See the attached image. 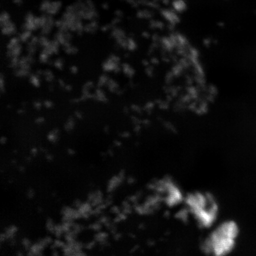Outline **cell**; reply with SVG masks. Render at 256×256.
<instances>
[{
  "label": "cell",
  "mask_w": 256,
  "mask_h": 256,
  "mask_svg": "<svg viewBox=\"0 0 256 256\" xmlns=\"http://www.w3.org/2000/svg\"><path fill=\"white\" fill-rule=\"evenodd\" d=\"M70 71H71L72 74H76L78 72V68L76 66H72L71 68H70Z\"/></svg>",
  "instance_id": "39"
},
{
  "label": "cell",
  "mask_w": 256,
  "mask_h": 256,
  "mask_svg": "<svg viewBox=\"0 0 256 256\" xmlns=\"http://www.w3.org/2000/svg\"><path fill=\"white\" fill-rule=\"evenodd\" d=\"M104 131L106 133L108 134L110 131V128L108 126H105L104 128Z\"/></svg>",
  "instance_id": "52"
},
{
  "label": "cell",
  "mask_w": 256,
  "mask_h": 256,
  "mask_svg": "<svg viewBox=\"0 0 256 256\" xmlns=\"http://www.w3.org/2000/svg\"><path fill=\"white\" fill-rule=\"evenodd\" d=\"M7 238H6V236L5 234V233H2L1 235H0V241H1V242H2L3 241H4Z\"/></svg>",
  "instance_id": "41"
},
{
  "label": "cell",
  "mask_w": 256,
  "mask_h": 256,
  "mask_svg": "<svg viewBox=\"0 0 256 256\" xmlns=\"http://www.w3.org/2000/svg\"><path fill=\"white\" fill-rule=\"evenodd\" d=\"M86 254H85V252H83L82 250L74 252V254H73V256H86Z\"/></svg>",
  "instance_id": "37"
},
{
  "label": "cell",
  "mask_w": 256,
  "mask_h": 256,
  "mask_svg": "<svg viewBox=\"0 0 256 256\" xmlns=\"http://www.w3.org/2000/svg\"><path fill=\"white\" fill-rule=\"evenodd\" d=\"M82 202L80 200H76L74 202L73 206H74L76 208H78L80 206H82Z\"/></svg>",
  "instance_id": "31"
},
{
  "label": "cell",
  "mask_w": 256,
  "mask_h": 256,
  "mask_svg": "<svg viewBox=\"0 0 256 256\" xmlns=\"http://www.w3.org/2000/svg\"><path fill=\"white\" fill-rule=\"evenodd\" d=\"M30 82L35 87H38L40 86V80L38 79V75H32L30 76Z\"/></svg>",
  "instance_id": "16"
},
{
  "label": "cell",
  "mask_w": 256,
  "mask_h": 256,
  "mask_svg": "<svg viewBox=\"0 0 256 256\" xmlns=\"http://www.w3.org/2000/svg\"><path fill=\"white\" fill-rule=\"evenodd\" d=\"M30 152L32 156H36L38 153V149L36 148H33L31 149Z\"/></svg>",
  "instance_id": "40"
},
{
  "label": "cell",
  "mask_w": 256,
  "mask_h": 256,
  "mask_svg": "<svg viewBox=\"0 0 256 256\" xmlns=\"http://www.w3.org/2000/svg\"><path fill=\"white\" fill-rule=\"evenodd\" d=\"M44 121V118L40 117V118H37V119L36 120H35V123H36L37 124H40L42 123Z\"/></svg>",
  "instance_id": "38"
},
{
  "label": "cell",
  "mask_w": 256,
  "mask_h": 256,
  "mask_svg": "<svg viewBox=\"0 0 256 256\" xmlns=\"http://www.w3.org/2000/svg\"><path fill=\"white\" fill-rule=\"evenodd\" d=\"M96 197L95 192H91L88 195V202L90 203H91L92 200H94Z\"/></svg>",
  "instance_id": "29"
},
{
  "label": "cell",
  "mask_w": 256,
  "mask_h": 256,
  "mask_svg": "<svg viewBox=\"0 0 256 256\" xmlns=\"http://www.w3.org/2000/svg\"><path fill=\"white\" fill-rule=\"evenodd\" d=\"M89 228L94 230L95 232H99L102 229V225L100 222H97L89 226Z\"/></svg>",
  "instance_id": "19"
},
{
  "label": "cell",
  "mask_w": 256,
  "mask_h": 256,
  "mask_svg": "<svg viewBox=\"0 0 256 256\" xmlns=\"http://www.w3.org/2000/svg\"><path fill=\"white\" fill-rule=\"evenodd\" d=\"M52 255L54 256H58L59 254H58V252L56 250H54L53 251Z\"/></svg>",
  "instance_id": "54"
},
{
  "label": "cell",
  "mask_w": 256,
  "mask_h": 256,
  "mask_svg": "<svg viewBox=\"0 0 256 256\" xmlns=\"http://www.w3.org/2000/svg\"><path fill=\"white\" fill-rule=\"evenodd\" d=\"M10 19V16L8 12H2L1 14V16H0V22H1V24L4 23V22H7Z\"/></svg>",
  "instance_id": "22"
},
{
  "label": "cell",
  "mask_w": 256,
  "mask_h": 256,
  "mask_svg": "<svg viewBox=\"0 0 256 256\" xmlns=\"http://www.w3.org/2000/svg\"><path fill=\"white\" fill-rule=\"evenodd\" d=\"M238 232V226L235 222H229L220 224L204 242V251L216 256L228 254L234 246Z\"/></svg>",
  "instance_id": "1"
},
{
  "label": "cell",
  "mask_w": 256,
  "mask_h": 256,
  "mask_svg": "<svg viewBox=\"0 0 256 256\" xmlns=\"http://www.w3.org/2000/svg\"><path fill=\"white\" fill-rule=\"evenodd\" d=\"M103 8L104 9H107L108 8V6L107 4H103Z\"/></svg>",
  "instance_id": "55"
},
{
  "label": "cell",
  "mask_w": 256,
  "mask_h": 256,
  "mask_svg": "<svg viewBox=\"0 0 256 256\" xmlns=\"http://www.w3.org/2000/svg\"><path fill=\"white\" fill-rule=\"evenodd\" d=\"M18 228L17 226H12L8 227V228L5 230V234L6 236V238L7 239H12L14 236V234L16 232H18Z\"/></svg>",
  "instance_id": "6"
},
{
  "label": "cell",
  "mask_w": 256,
  "mask_h": 256,
  "mask_svg": "<svg viewBox=\"0 0 256 256\" xmlns=\"http://www.w3.org/2000/svg\"><path fill=\"white\" fill-rule=\"evenodd\" d=\"M187 203L198 222L210 226L215 220L218 206L213 198L208 194L196 193L188 198Z\"/></svg>",
  "instance_id": "2"
},
{
  "label": "cell",
  "mask_w": 256,
  "mask_h": 256,
  "mask_svg": "<svg viewBox=\"0 0 256 256\" xmlns=\"http://www.w3.org/2000/svg\"><path fill=\"white\" fill-rule=\"evenodd\" d=\"M16 160H12V163H16Z\"/></svg>",
  "instance_id": "61"
},
{
  "label": "cell",
  "mask_w": 256,
  "mask_h": 256,
  "mask_svg": "<svg viewBox=\"0 0 256 256\" xmlns=\"http://www.w3.org/2000/svg\"><path fill=\"white\" fill-rule=\"evenodd\" d=\"M92 204L88 202H86L84 204H82V206H80V207L78 208V211L80 214H81L82 216L83 215V214H86V213H90V211L92 210Z\"/></svg>",
  "instance_id": "8"
},
{
  "label": "cell",
  "mask_w": 256,
  "mask_h": 256,
  "mask_svg": "<svg viewBox=\"0 0 256 256\" xmlns=\"http://www.w3.org/2000/svg\"><path fill=\"white\" fill-rule=\"evenodd\" d=\"M67 152H68V154L70 156H73V155H74L76 154L74 150L72 148H69L68 150V151H67Z\"/></svg>",
  "instance_id": "42"
},
{
  "label": "cell",
  "mask_w": 256,
  "mask_h": 256,
  "mask_svg": "<svg viewBox=\"0 0 256 256\" xmlns=\"http://www.w3.org/2000/svg\"><path fill=\"white\" fill-rule=\"evenodd\" d=\"M94 99L95 100L104 102V103L108 102V99L105 97L104 92L100 88L96 90Z\"/></svg>",
  "instance_id": "9"
},
{
  "label": "cell",
  "mask_w": 256,
  "mask_h": 256,
  "mask_svg": "<svg viewBox=\"0 0 256 256\" xmlns=\"http://www.w3.org/2000/svg\"><path fill=\"white\" fill-rule=\"evenodd\" d=\"M31 36L30 30H26L23 33H22L20 36H19V40L22 42H26L28 39H30Z\"/></svg>",
  "instance_id": "13"
},
{
  "label": "cell",
  "mask_w": 256,
  "mask_h": 256,
  "mask_svg": "<svg viewBox=\"0 0 256 256\" xmlns=\"http://www.w3.org/2000/svg\"><path fill=\"white\" fill-rule=\"evenodd\" d=\"M120 178L117 177V176H114L112 178L110 181L108 182L107 192L108 193H110L113 191L115 188H116L118 185L120 184Z\"/></svg>",
  "instance_id": "5"
},
{
  "label": "cell",
  "mask_w": 256,
  "mask_h": 256,
  "mask_svg": "<svg viewBox=\"0 0 256 256\" xmlns=\"http://www.w3.org/2000/svg\"><path fill=\"white\" fill-rule=\"evenodd\" d=\"M0 80H1V91L2 92H3V79H2V76L1 75V79H0Z\"/></svg>",
  "instance_id": "49"
},
{
  "label": "cell",
  "mask_w": 256,
  "mask_h": 256,
  "mask_svg": "<svg viewBox=\"0 0 256 256\" xmlns=\"http://www.w3.org/2000/svg\"><path fill=\"white\" fill-rule=\"evenodd\" d=\"M44 104L46 108H50L52 106V103L50 100L44 101Z\"/></svg>",
  "instance_id": "33"
},
{
  "label": "cell",
  "mask_w": 256,
  "mask_h": 256,
  "mask_svg": "<svg viewBox=\"0 0 256 256\" xmlns=\"http://www.w3.org/2000/svg\"><path fill=\"white\" fill-rule=\"evenodd\" d=\"M43 74L47 82L52 81L54 76L52 72H51L50 70H46V71L43 72Z\"/></svg>",
  "instance_id": "18"
},
{
  "label": "cell",
  "mask_w": 256,
  "mask_h": 256,
  "mask_svg": "<svg viewBox=\"0 0 256 256\" xmlns=\"http://www.w3.org/2000/svg\"><path fill=\"white\" fill-rule=\"evenodd\" d=\"M108 76L106 75H103L100 76L98 82V87L101 88L104 84H107V82L108 80Z\"/></svg>",
  "instance_id": "15"
},
{
  "label": "cell",
  "mask_w": 256,
  "mask_h": 256,
  "mask_svg": "<svg viewBox=\"0 0 256 256\" xmlns=\"http://www.w3.org/2000/svg\"><path fill=\"white\" fill-rule=\"evenodd\" d=\"M24 168L23 167V166H20V168H19V170H20L21 172H24Z\"/></svg>",
  "instance_id": "53"
},
{
  "label": "cell",
  "mask_w": 256,
  "mask_h": 256,
  "mask_svg": "<svg viewBox=\"0 0 256 256\" xmlns=\"http://www.w3.org/2000/svg\"><path fill=\"white\" fill-rule=\"evenodd\" d=\"M1 27L3 34L10 35L15 33L14 24L10 20L1 24Z\"/></svg>",
  "instance_id": "3"
},
{
  "label": "cell",
  "mask_w": 256,
  "mask_h": 256,
  "mask_svg": "<svg viewBox=\"0 0 256 256\" xmlns=\"http://www.w3.org/2000/svg\"><path fill=\"white\" fill-rule=\"evenodd\" d=\"M108 234L106 232H98L94 236L95 241L99 243L107 240Z\"/></svg>",
  "instance_id": "10"
},
{
  "label": "cell",
  "mask_w": 256,
  "mask_h": 256,
  "mask_svg": "<svg viewBox=\"0 0 256 256\" xmlns=\"http://www.w3.org/2000/svg\"><path fill=\"white\" fill-rule=\"evenodd\" d=\"M46 227L48 231L51 233H54V228H55V225H54L53 220L51 218H48L46 220Z\"/></svg>",
  "instance_id": "14"
},
{
  "label": "cell",
  "mask_w": 256,
  "mask_h": 256,
  "mask_svg": "<svg viewBox=\"0 0 256 256\" xmlns=\"http://www.w3.org/2000/svg\"><path fill=\"white\" fill-rule=\"evenodd\" d=\"M38 210H39V212H41L42 210L40 208H38Z\"/></svg>",
  "instance_id": "60"
},
{
  "label": "cell",
  "mask_w": 256,
  "mask_h": 256,
  "mask_svg": "<svg viewBox=\"0 0 256 256\" xmlns=\"http://www.w3.org/2000/svg\"><path fill=\"white\" fill-rule=\"evenodd\" d=\"M75 114H76V116L78 118V119H82V114H80V112L79 111H76L75 112Z\"/></svg>",
  "instance_id": "44"
},
{
  "label": "cell",
  "mask_w": 256,
  "mask_h": 256,
  "mask_svg": "<svg viewBox=\"0 0 256 256\" xmlns=\"http://www.w3.org/2000/svg\"><path fill=\"white\" fill-rule=\"evenodd\" d=\"M34 192L32 188H28V190L27 192V196L28 198H30V199H32V198L34 196Z\"/></svg>",
  "instance_id": "28"
},
{
  "label": "cell",
  "mask_w": 256,
  "mask_h": 256,
  "mask_svg": "<svg viewBox=\"0 0 256 256\" xmlns=\"http://www.w3.org/2000/svg\"><path fill=\"white\" fill-rule=\"evenodd\" d=\"M108 220H108V218L104 216L100 218V220H99V222H100L101 224H104L108 222Z\"/></svg>",
  "instance_id": "32"
},
{
  "label": "cell",
  "mask_w": 256,
  "mask_h": 256,
  "mask_svg": "<svg viewBox=\"0 0 256 256\" xmlns=\"http://www.w3.org/2000/svg\"><path fill=\"white\" fill-rule=\"evenodd\" d=\"M107 86L108 89L110 90V92H114L115 89H116L117 88L116 82H115L114 80L112 79H108L107 82Z\"/></svg>",
  "instance_id": "17"
},
{
  "label": "cell",
  "mask_w": 256,
  "mask_h": 256,
  "mask_svg": "<svg viewBox=\"0 0 256 256\" xmlns=\"http://www.w3.org/2000/svg\"><path fill=\"white\" fill-rule=\"evenodd\" d=\"M34 106L35 108H37V110H40L42 107V104L40 102L36 101L34 102Z\"/></svg>",
  "instance_id": "35"
},
{
  "label": "cell",
  "mask_w": 256,
  "mask_h": 256,
  "mask_svg": "<svg viewBox=\"0 0 256 256\" xmlns=\"http://www.w3.org/2000/svg\"><path fill=\"white\" fill-rule=\"evenodd\" d=\"M48 56H48V54L46 52H44V50H43L42 52V53L40 54V59L41 62L48 63Z\"/></svg>",
  "instance_id": "23"
},
{
  "label": "cell",
  "mask_w": 256,
  "mask_h": 256,
  "mask_svg": "<svg viewBox=\"0 0 256 256\" xmlns=\"http://www.w3.org/2000/svg\"><path fill=\"white\" fill-rule=\"evenodd\" d=\"M112 202H113V201H112V200L108 199L106 198V200H104V203L106 204V206H111L112 204Z\"/></svg>",
  "instance_id": "36"
},
{
  "label": "cell",
  "mask_w": 256,
  "mask_h": 256,
  "mask_svg": "<svg viewBox=\"0 0 256 256\" xmlns=\"http://www.w3.org/2000/svg\"><path fill=\"white\" fill-rule=\"evenodd\" d=\"M6 142V138L4 136H2L1 138V140H0V142L2 144H4Z\"/></svg>",
  "instance_id": "47"
},
{
  "label": "cell",
  "mask_w": 256,
  "mask_h": 256,
  "mask_svg": "<svg viewBox=\"0 0 256 256\" xmlns=\"http://www.w3.org/2000/svg\"><path fill=\"white\" fill-rule=\"evenodd\" d=\"M59 84L60 86V87H62V88H65V83H64V82H63V80H59Z\"/></svg>",
  "instance_id": "46"
},
{
  "label": "cell",
  "mask_w": 256,
  "mask_h": 256,
  "mask_svg": "<svg viewBox=\"0 0 256 256\" xmlns=\"http://www.w3.org/2000/svg\"><path fill=\"white\" fill-rule=\"evenodd\" d=\"M44 241L46 243V246L52 244L53 240L52 238L50 236H46V238H44Z\"/></svg>",
  "instance_id": "30"
},
{
  "label": "cell",
  "mask_w": 256,
  "mask_h": 256,
  "mask_svg": "<svg viewBox=\"0 0 256 256\" xmlns=\"http://www.w3.org/2000/svg\"><path fill=\"white\" fill-rule=\"evenodd\" d=\"M66 52L68 54H74L78 52V49L74 46H70L68 48H64Z\"/></svg>",
  "instance_id": "24"
},
{
  "label": "cell",
  "mask_w": 256,
  "mask_h": 256,
  "mask_svg": "<svg viewBox=\"0 0 256 256\" xmlns=\"http://www.w3.org/2000/svg\"><path fill=\"white\" fill-rule=\"evenodd\" d=\"M65 88L66 90L70 91L72 90V86L70 85H66L65 86Z\"/></svg>",
  "instance_id": "50"
},
{
  "label": "cell",
  "mask_w": 256,
  "mask_h": 256,
  "mask_svg": "<svg viewBox=\"0 0 256 256\" xmlns=\"http://www.w3.org/2000/svg\"><path fill=\"white\" fill-rule=\"evenodd\" d=\"M54 244L56 245V248H62L66 244L60 240H56L54 242Z\"/></svg>",
  "instance_id": "26"
},
{
  "label": "cell",
  "mask_w": 256,
  "mask_h": 256,
  "mask_svg": "<svg viewBox=\"0 0 256 256\" xmlns=\"http://www.w3.org/2000/svg\"><path fill=\"white\" fill-rule=\"evenodd\" d=\"M74 126V120L73 118L72 117L70 118L68 120H67L66 123L65 124V126L64 127H65V130L69 132V131L72 130L73 129Z\"/></svg>",
  "instance_id": "12"
},
{
  "label": "cell",
  "mask_w": 256,
  "mask_h": 256,
  "mask_svg": "<svg viewBox=\"0 0 256 256\" xmlns=\"http://www.w3.org/2000/svg\"><path fill=\"white\" fill-rule=\"evenodd\" d=\"M46 158L48 160V161L51 162L52 161L53 156L50 154H47L46 156Z\"/></svg>",
  "instance_id": "45"
},
{
  "label": "cell",
  "mask_w": 256,
  "mask_h": 256,
  "mask_svg": "<svg viewBox=\"0 0 256 256\" xmlns=\"http://www.w3.org/2000/svg\"><path fill=\"white\" fill-rule=\"evenodd\" d=\"M59 130L55 129L51 131L48 136V139L50 142H56L58 140V135Z\"/></svg>",
  "instance_id": "11"
},
{
  "label": "cell",
  "mask_w": 256,
  "mask_h": 256,
  "mask_svg": "<svg viewBox=\"0 0 256 256\" xmlns=\"http://www.w3.org/2000/svg\"><path fill=\"white\" fill-rule=\"evenodd\" d=\"M17 255H18V256H23V255H24V254H22V252H18Z\"/></svg>",
  "instance_id": "58"
},
{
  "label": "cell",
  "mask_w": 256,
  "mask_h": 256,
  "mask_svg": "<svg viewBox=\"0 0 256 256\" xmlns=\"http://www.w3.org/2000/svg\"><path fill=\"white\" fill-rule=\"evenodd\" d=\"M96 241H92L85 245V248L87 250H91L94 247Z\"/></svg>",
  "instance_id": "27"
},
{
  "label": "cell",
  "mask_w": 256,
  "mask_h": 256,
  "mask_svg": "<svg viewBox=\"0 0 256 256\" xmlns=\"http://www.w3.org/2000/svg\"><path fill=\"white\" fill-rule=\"evenodd\" d=\"M22 244L24 246V248L26 251L30 250L31 247V242L30 240L25 238L22 240Z\"/></svg>",
  "instance_id": "20"
},
{
  "label": "cell",
  "mask_w": 256,
  "mask_h": 256,
  "mask_svg": "<svg viewBox=\"0 0 256 256\" xmlns=\"http://www.w3.org/2000/svg\"><path fill=\"white\" fill-rule=\"evenodd\" d=\"M14 2L16 4L20 5V4H22V0H14Z\"/></svg>",
  "instance_id": "51"
},
{
  "label": "cell",
  "mask_w": 256,
  "mask_h": 256,
  "mask_svg": "<svg viewBox=\"0 0 256 256\" xmlns=\"http://www.w3.org/2000/svg\"><path fill=\"white\" fill-rule=\"evenodd\" d=\"M111 212L114 214H119L120 210L117 206H114L111 208L110 209Z\"/></svg>",
  "instance_id": "34"
},
{
  "label": "cell",
  "mask_w": 256,
  "mask_h": 256,
  "mask_svg": "<svg viewBox=\"0 0 256 256\" xmlns=\"http://www.w3.org/2000/svg\"><path fill=\"white\" fill-rule=\"evenodd\" d=\"M54 66H55L56 68L59 70H62L63 66L62 60L60 58L56 60V62H54Z\"/></svg>",
  "instance_id": "25"
},
{
  "label": "cell",
  "mask_w": 256,
  "mask_h": 256,
  "mask_svg": "<svg viewBox=\"0 0 256 256\" xmlns=\"http://www.w3.org/2000/svg\"><path fill=\"white\" fill-rule=\"evenodd\" d=\"M83 246H83L81 242H76L73 246L74 250V252L82 250Z\"/></svg>",
  "instance_id": "21"
},
{
  "label": "cell",
  "mask_w": 256,
  "mask_h": 256,
  "mask_svg": "<svg viewBox=\"0 0 256 256\" xmlns=\"http://www.w3.org/2000/svg\"><path fill=\"white\" fill-rule=\"evenodd\" d=\"M119 142H114V143L115 145H116V146H118V145H120V143H119Z\"/></svg>",
  "instance_id": "59"
},
{
  "label": "cell",
  "mask_w": 256,
  "mask_h": 256,
  "mask_svg": "<svg viewBox=\"0 0 256 256\" xmlns=\"http://www.w3.org/2000/svg\"><path fill=\"white\" fill-rule=\"evenodd\" d=\"M18 113L19 114H23V113H24V110H18Z\"/></svg>",
  "instance_id": "56"
},
{
  "label": "cell",
  "mask_w": 256,
  "mask_h": 256,
  "mask_svg": "<svg viewBox=\"0 0 256 256\" xmlns=\"http://www.w3.org/2000/svg\"><path fill=\"white\" fill-rule=\"evenodd\" d=\"M98 28V22L95 20H92L90 23L86 24L84 27V30L88 33H94Z\"/></svg>",
  "instance_id": "7"
},
{
  "label": "cell",
  "mask_w": 256,
  "mask_h": 256,
  "mask_svg": "<svg viewBox=\"0 0 256 256\" xmlns=\"http://www.w3.org/2000/svg\"><path fill=\"white\" fill-rule=\"evenodd\" d=\"M107 154H108V155H110V156H112L114 155L113 152H112V150H110V149H108V150Z\"/></svg>",
  "instance_id": "48"
},
{
  "label": "cell",
  "mask_w": 256,
  "mask_h": 256,
  "mask_svg": "<svg viewBox=\"0 0 256 256\" xmlns=\"http://www.w3.org/2000/svg\"><path fill=\"white\" fill-rule=\"evenodd\" d=\"M62 2L59 1L50 2L49 7H48L46 12V14L50 15L56 14L60 10V8H62Z\"/></svg>",
  "instance_id": "4"
},
{
  "label": "cell",
  "mask_w": 256,
  "mask_h": 256,
  "mask_svg": "<svg viewBox=\"0 0 256 256\" xmlns=\"http://www.w3.org/2000/svg\"><path fill=\"white\" fill-rule=\"evenodd\" d=\"M108 154L106 153H105L104 152H101V156H106V155Z\"/></svg>",
  "instance_id": "57"
},
{
  "label": "cell",
  "mask_w": 256,
  "mask_h": 256,
  "mask_svg": "<svg viewBox=\"0 0 256 256\" xmlns=\"http://www.w3.org/2000/svg\"><path fill=\"white\" fill-rule=\"evenodd\" d=\"M110 28V25H106L104 26H102L101 30L102 31L106 32L107 31L108 28Z\"/></svg>",
  "instance_id": "43"
}]
</instances>
